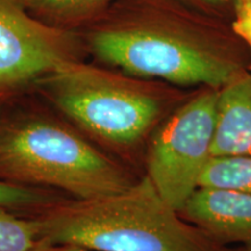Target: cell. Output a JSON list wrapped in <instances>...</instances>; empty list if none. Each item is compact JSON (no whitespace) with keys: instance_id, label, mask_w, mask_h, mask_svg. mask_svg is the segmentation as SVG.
I'll list each match as a JSON object with an SVG mask.
<instances>
[{"instance_id":"cell-8","label":"cell","mask_w":251,"mask_h":251,"mask_svg":"<svg viewBox=\"0 0 251 251\" xmlns=\"http://www.w3.org/2000/svg\"><path fill=\"white\" fill-rule=\"evenodd\" d=\"M213 156H251V71L219 89Z\"/></svg>"},{"instance_id":"cell-4","label":"cell","mask_w":251,"mask_h":251,"mask_svg":"<svg viewBox=\"0 0 251 251\" xmlns=\"http://www.w3.org/2000/svg\"><path fill=\"white\" fill-rule=\"evenodd\" d=\"M31 218L42 243L93 251H243L215 242L181 218L146 175L120 192L65 198Z\"/></svg>"},{"instance_id":"cell-10","label":"cell","mask_w":251,"mask_h":251,"mask_svg":"<svg viewBox=\"0 0 251 251\" xmlns=\"http://www.w3.org/2000/svg\"><path fill=\"white\" fill-rule=\"evenodd\" d=\"M199 187L251 194V156H213L200 178Z\"/></svg>"},{"instance_id":"cell-13","label":"cell","mask_w":251,"mask_h":251,"mask_svg":"<svg viewBox=\"0 0 251 251\" xmlns=\"http://www.w3.org/2000/svg\"><path fill=\"white\" fill-rule=\"evenodd\" d=\"M231 27L249 50L251 71V0H236Z\"/></svg>"},{"instance_id":"cell-3","label":"cell","mask_w":251,"mask_h":251,"mask_svg":"<svg viewBox=\"0 0 251 251\" xmlns=\"http://www.w3.org/2000/svg\"><path fill=\"white\" fill-rule=\"evenodd\" d=\"M12 100L0 108V181L91 199L124 191L142 176L41 99L39 106Z\"/></svg>"},{"instance_id":"cell-9","label":"cell","mask_w":251,"mask_h":251,"mask_svg":"<svg viewBox=\"0 0 251 251\" xmlns=\"http://www.w3.org/2000/svg\"><path fill=\"white\" fill-rule=\"evenodd\" d=\"M41 23L57 29H81L117 0H18Z\"/></svg>"},{"instance_id":"cell-5","label":"cell","mask_w":251,"mask_h":251,"mask_svg":"<svg viewBox=\"0 0 251 251\" xmlns=\"http://www.w3.org/2000/svg\"><path fill=\"white\" fill-rule=\"evenodd\" d=\"M219 89L194 87L157 127L147 144L143 175L164 201L180 212L213 157Z\"/></svg>"},{"instance_id":"cell-1","label":"cell","mask_w":251,"mask_h":251,"mask_svg":"<svg viewBox=\"0 0 251 251\" xmlns=\"http://www.w3.org/2000/svg\"><path fill=\"white\" fill-rule=\"evenodd\" d=\"M77 34L96 63L185 89H220L249 70L230 21L179 0H117Z\"/></svg>"},{"instance_id":"cell-14","label":"cell","mask_w":251,"mask_h":251,"mask_svg":"<svg viewBox=\"0 0 251 251\" xmlns=\"http://www.w3.org/2000/svg\"><path fill=\"white\" fill-rule=\"evenodd\" d=\"M179 1L202 13L231 23L236 0H179Z\"/></svg>"},{"instance_id":"cell-11","label":"cell","mask_w":251,"mask_h":251,"mask_svg":"<svg viewBox=\"0 0 251 251\" xmlns=\"http://www.w3.org/2000/svg\"><path fill=\"white\" fill-rule=\"evenodd\" d=\"M68 197L55 190L21 186L0 181V207L25 216H33Z\"/></svg>"},{"instance_id":"cell-2","label":"cell","mask_w":251,"mask_h":251,"mask_svg":"<svg viewBox=\"0 0 251 251\" xmlns=\"http://www.w3.org/2000/svg\"><path fill=\"white\" fill-rule=\"evenodd\" d=\"M192 90L79 61L41 78L30 92L100 149L143 175L150 137Z\"/></svg>"},{"instance_id":"cell-12","label":"cell","mask_w":251,"mask_h":251,"mask_svg":"<svg viewBox=\"0 0 251 251\" xmlns=\"http://www.w3.org/2000/svg\"><path fill=\"white\" fill-rule=\"evenodd\" d=\"M37 244L35 219L0 207V251H30Z\"/></svg>"},{"instance_id":"cell-6","label":"cell","mask_w":251,"mask_h":251,"mask_svg":"<svg viewBox=\"0 0 251 251\" xmlns=\"http://www.w3.org/2000/svg\"><path fill=\"white\" fill-rule=\"evenodd\" d=\"M86 57L77 33L41 23L18 0H0V100L30 92L41 78Z\"/></svg>"},{"instance_id":"cell-7","label":"cell","mask_w":251,"mask_h":251,"mask_svg":"<svg viewBox=\"0 0 251 251\" xmlns=\"http://www.w3.org/2000/svg\"><path fill=\"white\" fill-rule=\"evenodd\" d=\"M179 214L215 242L251 251V194L198 187Z\"/></svg>"},{"instance_id":"cell-16","label":"cell","mask_w":251,"mask_h":251,"mask_svg":"<svg viewBox=\"0 0 251 251\" xmlns=\"http://www.w3.org/2000/svg\"><path fill=\"white\" fill-rule=\"evenodd\" d=\"M4 102H5V101H2V100H0V108H1V106L4 105Z\"/></svg>"},{"instance_id":"cell-15","label":"cell","mask_w":251,"mask_h":251,"mask_svg":"<svg viewBox=\"0 0 251 251\" xmlns=\"http://www.w3.org/2000/svg\"><path fill=\"white\" fill-rule=\"evenodd\" d=\"M30 251H90L86 248L75 246V244H52L39 242Z\"/></svg>"}]
</instances>
